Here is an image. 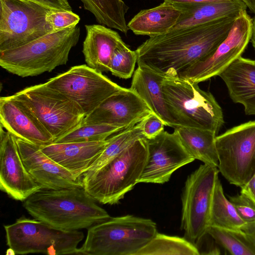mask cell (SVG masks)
I'll use <instances>...</instances> for the list:
<instances>
[{"label": "cell", "instance_id": "1", "mask_svg": "<svg viewBox=\"0 0 255 255\" xmlns=\"http://www.w3.org/2000/svg\"><path fill=\"white\" fill-rule=\"evenodd\" d=\"M241 14L149 37L135 50L137 65L165 78L178 77L215 51Z\"/></svg>", "mask_w": 255, "mask_h": 255}, {"label": "cell", "instance_id": "2", "mask_svg": "<svg viewBox=\"0 0 255 255\" xmlns=\"http://www.w3.org/2000/svg\"><path fill=\"white\" fill-rule=\"evenodd\" d=\"M83 187L40 189L23 201L34 219L65 230L89 229L111 218Z\"/></svg>", "mask_w": 255, "mask_h": 255}, {"label": "cell", "instance_id": "3", "mask_svg": "<svg viewBox=\"0 0 255 255\" xmlns=\"http://www.w3.org/2000/svg\"><path fill=\"white\" fill-rule=\"evenodd\" d=\"M147 155V139H137L100 168L85 172L83 188L97 202L119 204L138 183Z\"/></svg>", "mask_w": 255, "mask_h": 255}, {"label": "cell", "instance_id": "4", "mask_svg": "<svg viewBox=\"0 0 255 255\" xmlns=\"http://www.w3.org/2000/svg\"><path fill=\"white\" fill-rule=\"evenodd\" d=\"M80 36V28L76 25L47 34L17 48L0 51V66L21 77L51 72L67 63L70 52Z\"/></svg>", "mask_w": 255, "mask_h": 255}, {"label": "cell", "instance_id": "5", "mask_svg": "<svg viewBox=\"0 0 255 255\" xmlns=\"http://www.w3.org/2000/svg\"><path fill=\"white\" fill-rule=\"evenodd\" d=\"M157 233L150 219L129 215L111 217L88 229L78 255H135Z\"/></svg>", "mask_w": 255, "mask_h": 255}, {"label": "cell", "instance_id": "6", "mask_svg": "<svg viewBox=\"0 0 255 255\" xmlns=\"http://www.w3.org/2000/svg\"><path fill=\"white\" fill-rule=\"evenodd\" d=\"M162 90L166 103L179 127L211 130L217 135L224 125L222 109L213 95L198 83L165 78Z\"/></svg>", "mask_w": 255, "mask_h": 255}, {"label": "cell", "instance_id": "7", "mask_svg": "<svg viewBox=\"0 0 255 255\" xmlns=\"http://www.w3.org/2000/svg\"><path fill=\"white\" fill-rule=\"evenodd\" d=\"M4 228L7 246L13 255H78V246L84 238L82 232L62 230L24 216Z\"/></svg>", "mask_w": 255, "mask_h": 255}, {"label": "cell", "instance_id": "8", "mask_svg": "<svg viewBox=\"0 0 255 255\" xmlns=\"http://www.w3.org/2000/svg\"><path fill=\"white\" fill-rule=\"evenodd\" d=\"M14 94L29 108L54 141L80 126L86 117L76 102L45 83L26 87Z\"/></svg>", "mask_w": 255, "mask_h": 255}, {"label": "cell", "instance_id": "9", "mask_svg": "<svg viewBox=\"0 0 255 255\" xmlns=\"http://www.w3.org/2000/svg\"><path fill=\"white\" fill-rule=\"evenodd\" d=\"M219 173L218 167L204 163L188 176L185 183L181 227L184 237L197 247L210 225L213 193Z\"/></svg>", "mask_w": 255, "mask_h": 255}, {"label": "cell", "instance_id": "10", "mask_svg": "<svg viewBox=\"0 0 255 255\" xmlns=\"http://www.w3.org/2000/svg\"><path fill=\"white\" fill-rule=\"evenodd\" d=\"M52 9L27 0H0V51L53 32L46 21Z\"/></svg>", "mask_w": 255, "mask_h": 255}, {"label": "cell", "instance_id": "11", "mask_svg": "<svg viewBox=\"0 0 255 255\" xmlns=\"http://www.w3.org/2000/svg\"><path fill=\"white\" fill-rule=\"evenodd\" d=\"M215 144L219 172L231 184L241 187L255 172V121L217 135Z\"/></svg>", "mask_w": 255, "mask_h": 255}, {"label": "cell", "instance_id": "12", "mask_svg": "<svg viewBox=\"0 0 255 255\" xmlns=\"http://www.w3.org/2000/svg\"><path fill=\"white\" fill-rule=\"evenodd\" d=\"M45 83L76 102L85 116L122 88L87 64L72 67Z\"/></svg>", "mask_w": 255, "mask_h": 255}, {"label": "cell", "instance_id": "13", "mask_svg": "<svg viewBox=\"0 0 255 255\" xmlns=\"http://www.w3.org/2000/svg\"><path fill=\"white\" fill-rule=\"evenodd\" d=\"M252 22L253 18L247 11L243 12L215 51L181 73L178 77L198 84L219 76L245 52L250 42Z\"/></svg>", "mask_w": 255, "mask_h": 255}, {"label": "cell", "instance_id": "14", "mask_svg": "<svg viewBox=\"0 0 255 255\" xmlns=\"http://www.w3.org/2000/svg\"><path fill=\"white\" fill-rule=\"evenodd\" d=\"M147 142V158L138 183L163 184L177 169L195 160L174 132L164 130Z\"/></svg>", "mask_w": 255, "mask_h": 255}, {"label": "cell", "instance_id": "15", "mask_svg": "<svg viewBox=\"0 0 255 255\" xmlns=\"http://www.w3.org/2000/svg\"><path fill=\"white\" fill-rule=\"evenodd\" d=\"M0 188L12 199L24 201L41 189L27 170L15 137L0 128Z\"/></svg>", "mask_w": 255, "mask_h": 255}, {"label": "cell", "instance_id": "16", "mask_svg": "<svg viewBox=\"0 0 255 255\" xmlns=\"http://www.w3.org/2000/svg\"><path fill=\"white\" fill-rule=\"evenodd\" d=\"M152 113L134 91L122 87L86 116L82 124H103L125 129Z\"/></svg>", "mask_w": 255, "mask_h": 255}, {"label": "cell", "instance_id": "17", "mask_svg": "<svg viewBox=\"0 0 255 255\" xmlns=\"http://www.w3.org/2000/svg\"><path fill=\"white\" fill-rule=\"evenodd\" d=\"M17 147L28 172L41 189L83 187L77 177L45 154L38 145L15 137Z\"/></svg>", "mask_w": 255, "mask_h": 255}, {"label": "cell", "instance_id": "18", "mask_svg": "<svg viewBox=\"0 0 255 255\" xmlns=\"http://www.w3.org/2000/svg\"><path fill=\"white\" fill-rule=\"evenodd\" d=\"M0 123L15 137L45 145L54 141L29 108L15 94L0 98Z\"/></svg>", "mask_w": 255, "mask_h": 255}, {"label": "cell", "instance_id": "19", "mask_svg": "<svg viewBox=\"0 0 255 255\" xmlns=\"http://www.w3.org/2000/svg\"><path fill=\"white\" fill-rule=\"evenodd\" d=\"M111 140L54 143L40 146L41 150L77 177L82 178Z\"/></svg>", "mask_w": 255, "mask_h": 255}, {"label": "cell", "instance_id": "20", "mask_svg": "<svg viewBox=\"0 0 255 255\" xmlns=\"http://www.w3.org/2000/svg\"><path fill=\"white\" fill-rule=\"evenodd\" d=\"M232 100L242 104L247 115H255V60L240 57L219 76Z\"/></svg>", "mask_w": 255, "mask_h": 255}, {"label": "cell", "instance_id": "21", "mask_svg": "<svg viewBox=\"0 0 255 255\" xmlns=\"http://www.w3.org/2000/svg\"><path fill=\"white\" fill-rule=\"evenodd\" d=\"M86 34L82 52L88 66L101 72L109 71L111 60L122 42L117 31L100 24L85 25Z\"/></svg>", "mask_w": 255, "mask_h": 255}, {"label": "cell", "instance_id": "22", "mask_svg": "<svg viewBox=\"0 0 255 255\" xmlns=\"http://www.w3.org/2000/svg\"><path fill=\"white\" fill-rule=\"evenodd\" d=\"M165 77L143 67L138 66L134 72L130 88L147 105L152 113L159 117L165 126L179 127L166 102L162 90Z\"/></svg>", "mask_w": 255, "mask_h": 255}, {"label": "cell", "instance_id": "23", "mask_svg": "<svg viewBox=\"0 0 255 255\" xmlns=\"http://www.w3.org/2000/svg\"><path fill=\"white\" fill-rule=\"evenodd\" d=\"M184 11L181 6L163 2L157 6L140 10L128 23V26L136 35L159 36L169 32Z\"/></svg>", "mask_w": 255, "mask_h": 255}, {"label": "cell", "instance_id": "24", "mask_svg": "<svg viewBox=\"0 0 255 255\" xmlns=\"http://www.w3.org/2000/svg\"><path fill=\"white\" fill-rule=\"evenodd\" d=\"M181 6L184 8V13L171 30L195 26L224 17L240 14L247 11V6L241 0Z\"/></svg>", "mask_w": 255, "mask_h": 255}, {"label": "cell", "instance_id": "25", "mask_svg": "<svg viewBox=\"0 0 255 255\" xmlns=\"http://www.w3.org/2000/svg\"><path fill=\"white\" fill-rule=\"evenodd\" d=\"M174 132L188 153L195 159L218 167L219 159L215 132L207 129L185 127L175 128Z\"/></svg>", "mask_w": 255, "mask_h": 255}, {"label": "cell", "instance_id": "26", "mask_svg": "<svg viewBox=\"0 0 255 255\" xmlns=\"http://www.w3.org/2000/svg\"><path fill=\"white\" fill-rule=\"evenodd\" d=\"M85 9L100 24L127 34L129 30L126 14L129 7L123 0H80Z\"/></svg>", "mask_w": 255, "mask_h": 255}, {"label": "cell", "instance_id": "27", "mask_svg": "<svg viewBox=\"0 0 255 255\" xmlns=\"http://www.w3.org/2000/svg\"><path fill=\"white\" fill-rule=\"evenodd\" d=\"M196 245L184 237L171 236L157 232L135 255H199Z\"/></svg>", "mask_w": 255, "mask_h": 255}, {"label": "cell", "instance_id": "28", "mask_svg": "<svg viewBox=\"0 0 255 255\" xmlns=\"http://www.w3.org/2000/svg\"><path fill=\"white\" fill-rule=\"evenodd\" d=\"M210 225L241 229L246 223L238 215L233 205L224 192L218 178L215 184L210 213Z\"/></svg>", "mask_w": 255, "mask_h": 255}, {"label": "cell", "instance_id": "29", "mask_svg": "<svg viewBox=\"0 0 255 255\" xmlns=\"http://www.w3.org/2000/svg\"><path fill=\"white\" fill-rule=\"evenodd\" d=\"M207 234L231 255H255V246L242 229L210 225Z\"/></svg>", "mask_w": 255, "mask_h": 255}, {"label": "cell", "instance_id": "30", "mask_svg": "<svg viewBox=\"0 0 255 255\" xmlns=\"http://www.w3.org/2000/svg\"><path fill=\"white\" fill-rule=\"evenodd\" d=\"M144 119L134 126L111 136L109 143L87 172L94 171L100 168L135 140L144 137L142 133Z\"/></svg>", "mask_w": 255, "mask_h": 255}, {"label": "cell", "instance_id": "31", "mask_svg": "<svg viewBox=\"0 0 255 255\" xmlns=\"http://www.w3.org/2000/svg\"><path fill=\"white\" fill-rule=\"evenodd\" d=\"M122 130L124 129L121 128L107 124H81L75 129L56 139L53 142L102 141Z\"/></svg>", "mask_w": 255, "mask_h": 255}, {"label": "cell", "instance_id": "32", "mask_svg": "<svg viewBox=\"0 0 255 255\" xmlns=\"http://www.w3.org/2000/svg\"><path fill=\"white\" fill-rule=\"evenodd\" d=\"M137 63V54L123 41L115 49L112 57L109 71L122 79L130 78L134 73Z\"/></svg>", "mask_w": 255, "mask_h": 255}, {"label": "cell", "instance_id": "33", "mask_svg": "<svg viewBox=\"0 0 255 255\" xmlns=\"http://www.w3.org/2000/svg\"><path fill=\"white\" fill-rule=\"evenodd\" d=\"M80 20V16L72 11L51 9L46 16L53 32L76 26Z\"/></svg>", "mask_w": 255, "mask_h": 255}, {"label": "cell", "instance_id": "34", "mask_svg": "<svg viewBox=\"0 0 255 255\" xmlns=\"http://www.w3.org/2000/svg\"><path fill=\"white\" fill-rule=\"evenodd\" d=\"M229 199L238 215L246 223L255 221V203L247 196L241 193L229 196Z\"/></svg>", "mask_w": 255, "mask_h": 255}, {"label": "cell", "instance_id": "35", "mask_svg": "<svg viewBox=\"0 0 255 255\" xmlns=\"http://www.w3.org/2000/svg\"><path fill=\"white\" fill-rule=\"evenodd\" d=\"M165 124L156 115L151 113L144 119L142 133L147 139L153 138L164 130Z\"/></svg>", "mask_w": 255, "mask_h": 255}, {"label": "cell", "instance_id": "36", "mask_svg": "<svg viewBox=\"0 0 255 255\" xmlns=\"http://www.w3.org/2000/svg\"><path fill=\"white\" fill-rule=\"evenodd\" d=\"M33 1L50 9L58 10L72 11L68 0H27Z\"/></svg>", "mask_w": 255, "mask_h": 255}, {"label": "cell", "instance_id": "37", "mask_svg": "<svg viewBox=\"0 0 255 255\" xmlns=\"http://www.w3.org/2000/svg\"><path fill=\"white\" fill-rule=\"evenodd\" d=\"M241 193L255 203V172L250 180L241 187Z\"/></svg>", "mask_w": 255, "mask_h": 255}, {"label": "cell", "instance_id": "38", "mask_svg": "<svg viewBox=\"0 0 255 255\" xmlns=\"http://www.w3.org/2000/svg\"><path fill=\"white\" fill-rule=\"evenodd\" d=\"M163 2L172 4L184 6L208 2H221L236 0H163Z\"/></svg>", "mask_w": 255, "mask_h": 255}, {"label": "cell", "instance_id": "39", "mask_svg": "<svg viewBox=\"0 0 255 255\" xmlns=\"http://www.w3.org/2000/svg\"><path fill=\"white\" fill-rule=\"evenodd\" d=\"M241 229L245 232L255 246V221L246 223Z\"/></svg>", "mask_w": 255, "mask_h": 255}, {"label": "cell", "instance_id": "40", "mask_svg": "<svg viewBox=\"0 0 255 255\" xmlns=\"http://www.w3.org/2000/svg\"><path fill=\"white\" fill-rule=\"evenodd\" d=\"M247 6L250 11L255 15V0H241Z\"/></svg>", "mask_w": 255, "mask_h": 255}, {"label": "cell", "instance_id": "41", "mask_svg": "<svg viewBox=\"0 0 255 255\" xmlns=\"http://www.w3.org/2000/svg\"><path fill=\"white\" fill-rule=\"evenodd\" d=\"M250 42L252 43L255 51V15L253 18L252 33Z\"/></svg>", "mask_w": 255, "mask_h": 255}]
</instances>
